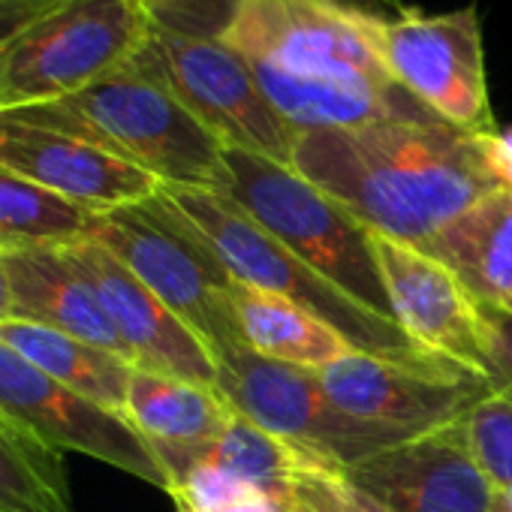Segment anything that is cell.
Segmentation results:
<instances>
[{
  "instance_id": "6da1fadb",
  "label": "cell",
  "mask_w": 512,
  "mask_h": 512,
  "mask_svg": "<svg viewBox=\"0 0 512 512\" xmlns=\"http://www.w3.org/2000/svg\"><path fill=\"white\" fill-rule=\"evenodd\" d=\"M365 0H229L220 40L241 55L290 130L440 121L383 67Z\"/></svg>"
},
{
  "instance_id": "7a4b0ae2",
  "label": "cell",
  "mask_w": 512,
  "mask_h": 512,
  "mask_svg": "<svg viewBox=\"0 0 512 512\" xmlns=\"http://www.w3.org/2000/svg\"><path fill=\"white\" fill-rule=\"evenodd\" d=\"M293 169L371 232L425 247L452 220L503 190L488 133L446 121H377L299 133Z\"/></svg>"
},
{
  "instance_id": "3957f363",
  "label": "cell",
  "mask_w": 512,
  "mask_h": 512,
  "mask_svg": "<svg viewBox=\"0 0 512 512\" xmlns=\"http://www.w3.org/2000/svg\"><path fill=\"white\" fill-rule=\"evenodd\" d=\"M4 118L79 136L145 169L163 187L223 193L229 184L223 142L136 61L73 97L4 112Z\"/></svg>"
},
{
  "instance_id": "277c9868",
  "label": "cell",
  "mask_w": 512,
  "mask_h": 512,
  "mask_svg": "<svg viewBox=\"0 0 512 512\" xmlns=\"http://www.w3.org/2000/svg\"><path fill=\"white\" fill-rule=\"evenodd\" d=\"M151 37L133 58L160 79L223 148L293 166L296 133L275 112L250 67L220 40L229 0H148Z\"/></svg>"
},
{
  "instance_id": "5b68a950",
  "label": "cell",
  "mask_w": 512,
  "mask_h": 512,
  "mask_svg": "<svg viewBox=\"0 0 512 512\" xmlns=\"http://www.w3.org/2000/svg\"><path fill=\"white\" fill-rule=\"evenodd\" d=\"M160 193L205 235L220 263L241 284L275 293L311 317L332 326L356 353L416 365V368H455L458 362L416 344L395 320L380 317L329 278L302 263L275 235H269L229 196L193 187H160ZM464 368V365H461Z\"/></svg>"
},
{
  "instance_id": "8992f818",
  "label": "cell",
  "mask_w": 512,
  "mask_h": 512,
  "mask_svg": "<svg viewBox=\"0 0 512 512\" xmlns=\"http://www.w3.org/2000/svg\"><path fill=\"white\" fill-rule=\"evenodd\" d=\"M226 166L229 184L223 196L244 208L314 272L380 317L395 320L374 256L371 229L359 217L293 166L235 148H226Z\"/></svg>"
},
{
  "instance_id": "52a82bcc",
  "label": "cell",
  "mask_w": 512,
  "mask_h": 512,
  "mask_svg": "<svg viewBox=\"0 0 512 512\" xmlns=\"http://www.w3.org/2000/svg\"><path fill=\"white\" fill-rule=\"evenodd\" d=\"M151 28L148 0H55L0 46V115L91 88L127 67Z\"/></svg>"
},
{
  "instance_id": "ba28073f",
  "label": "cell",
  "mask_w": 512,
  "mask_h": 512,
  "mask_svg": "<svg viewBox=\"0 0 512 512\" xmlns=\"http://www.w3.org/2000/svg\"><path fill=\"white\" fill-rule=\"evenodd\" d=\"M91 238L172 308L205 341L211 356L241 344L232 320L235 278L205 235L163 193L97 214Z\"/></svg>"
},
{
  "instance_id": "9c48e42d",
  "label": "cell",
  "mask_w": 512,
  "mask_h": 512,
  "mask_svg": "<svg viewBox=\"0 0 512 512\" xmlns=\"http://www.w3.org/2000/svg\"><path fill=\"white\" fill-rule=\"evenodd\" d=\"M214 365L217 392L235 413L338 473L419 437L350 416L326 395L314 371L263 359L241 344L217 350Z\"/></svg>"
},
{
  "instance_id": "30bf717a",
  "label": "cell",
  "mask_w": 512,
  "mask_h": 512,
  "mask_svg": "<svg viewBox=\"0 0 512 512\" xmlns=\"http://www.w3.org/2000/svg\"><path fill=\"white\" fill-rule=\"evenodd\" d=\"M371 34L389 76L428 112L464 133L497 130L476 4L431 16L377 13Z\"/></svg>"
},
{
  "instance_id": "8fae6325",
  "label": "cell",
  "mask_w": 512,
  "mask_h": 512,
  "mask_svg": "<svg viewBox=\"0 0 512 512\" xmlns=\"http://www.w3.org/2000/svg\"><path fill=\"white\" fill-rule=\"evenodd\" d=\"M0 410L55 452H82L148 485L172 491V479L127 416L67 389L0 341Z\"/></svg>"
},
{
  "instance_id": "7c38bea8",
  "label": "cell",
  "mask_w": 512,
  "mask_h": 512,
  "mask_svg": "<svg viewBox=\"0 0 512 512\" xmlns=\"http://www.w3.org/2000/svg\"><path fill=\"white\" fill-rule=\"evenodd\" d=\"M326 395L356 419L428 434L458 425L491 389L461 365L416 368L368 353H350L314 371Z\"/></svg>"
},
{
  "instance_id": "4fadbf2b",
  "label": "cell",
  "mask_w": 512,
  "mask_h": 512,
  "mask_svg": "<svg viewBox=\"0 0 512 512\" xmlns=\"http://www.w3.org/2000/svg\"><path fill=\"white\" fill-rule=\"evenodd\" d=\"M371 244L395 323L425 350L488 380L485 320L461 278L422 247L377 232H371Z\"/></svg>"
},
{
  "instance_id": "5bb4252c",
  "label": "cell",
  "mask_w": 512,
  "mask_h": 512,
  "mask_svg": "<svg viewBox=\"0 0 512 512\" xmlns=\"http://www.w3.org/2000/svg\"><path fill=\"white\" fill-rule=\"evenodd\" d=\"M344 476L392 512H494V482L458 425L389 446Z\"/></svg>"
},
{
  "instance_id": "9a60e30c",
  "label": "cell",
  "mask_w": 512,
  "mask_h": 512,
  "mask_svg": "<svg viewBox=\"0 0 512 512\" xmlns=\"http://www.w3.org/2000/svg\"><path fill=\"white\" fill-rule=\"evenodd\" d=\"M73 263L94 284L136 368L169 374L217 392V365L205 341L166 308L100 241L82 238L67 247Z\"/></svg>"
},
{
  "instance_id": "2e32d148",
  "label": "cell",
  "mask_w": 512,
  "mask_h": 512,
  "mask_svg": "<svg viewBox=\"0 0 512 512\" xmlns=\"http://www.w3.org/2000/svg\"><path fill=\"white\" fill-rule=\"evenodd\" d=\"M0 169L16 172L94 214L139 205L163 187L145 169L79 136L4 115H0Z\"/></svg>"
},
{
  "instance_id": "e0dca14e",
  "label": "cell",
  "mask_w": 512,
  "mask_h": 512,
  "mask_svg": "<svg viewBox=\"0 0 512 512\" xmlns=\"http://www.w3.org/2000/svg\"><path fill=\"white\" fill-rule=\"evenodd\" d=\"M4 263L13 287V320H28L67 332L79 341L121 356L136 368L130 347L118 335L94 284L73 263L67 247L13 250L4 253Z\"/></svg>"
},
{
  "instance_id": "ac0fdd59",
  "label": "cell",
  "mask_w": 512,
  "mask_h": 512,
  "mask_svg": "<svg viewBox=\"0 0 512 512\" xmlns=\"http://www.w3.org/2000/svg\"><path fill=\"white\" fill-rule=\"evenodd\" d=\"M124 416L148 440L175 488V482L208 455L235 410L214 389L133 368Z\"/></svg>"
},
{
  "instance_id": "d6986e66",
  "label": "cell",
  "mask_w": 512,
  "mask_h": 512,
  "mask_svg": "<svg viewBox=\"0 0 512 512\" xmlns=\"http://www.w3.org/2000/svg\"><path fill=\"white\" fill-rule=\"evenodd\" d=\"M422 250L446 263L476 302L512 314V187L488 193Z\"/></svg>"
},
{
  "instance_id": "ffe728a7",
  "label": "cell",
  "mask_w": 512,
  "mask_h": 512,
  "mask_svg": "<svg viewBox=\"0 0 512 512\" xmlns=\"http://www.w3.org/2000/svg\"><path fill=\"white\" fill-rule=\"evenodd\" d=\"M232 320L241 347L281 365L317 371L356 353L323 320L275 293L256 290L241 281L232 287Z\"/></svg>"
},
{
  "instance_id": "44dd1931",
  "label": "cell",
  "mask_w": 512,
  "mask_h": 512,
  "mask_svg": "<svg viewBox=\"0 0 512 512\" xmlns=\"http://www.w3.org/2000/svg\"><path fill=\"white\" fill-rule=\"evenodd\" d=\"M0 341L52 380L124 416L133 365L121 356L28 320L0 323Z\"/></svg>"
},
{
  "instance_id": "7402d4cb",
  "label": "cell",
  "mask_w": 512,
  "mask_h": 512,
  "mask_svg": "<svg viewBox=\"0 0 512 512\" xmlns=\"http://www.w3.org/2000/svg\"><path fill=\"white\" fill-rule=\"evenodd\" d=\"M97 214L43 190L40 184L0 169V250L70 247L91 238Z\"/></svg>"
},
{
  "instance_id": "603a6c76",
  "label": "cell",
  "mask_w": 512,
  "mask_h": 512,
  "mask_svg": "<svg viewBox=\"0 0 512 512\" xmlns=\"http://www.w3.org/2000/svg\"><path fill=\"white\" fill-rule=\"evenodd\" d=\"M0 512H73L61 452L0 410Z\"/></svg>"
},
{
  "instance_id": "cb8c5ba5",
  "label": "cell",
  "mask_w": 512,
  "mask_h": 512,
  "mask_svg": "<svg viewBox=\"0 0 512 512\" xmlns=\"http://www.w3.org/2000/svg\"><path fill=\"white\" fill-rule=\"evenodd\" d=\"M302 455L305 452H299L296 446L284 443L281 437L269 434L266 428L253 425L250 419L235 413L205 458L226 467L253 491L293 500V482Z\"/></svg>"
},
{
  "instance_id": "d4e9b609",
  "label": "cell",
  "mask_w": 512,
  "mask_h": 512,
  "mask_svg": "<svg viewBox=\"0 0 512 512\" xmlns=\"http://www.w3.org/2000/svg\"><path fill=\"white\" fill-rule=\"evenodd\" d=\"M461 431L467 437L476 464L485 470L494 488L509 485L512 482V398H506L503 392H488L461 419Z\"/></svg>"
},
{
  "instance_id": "484cf974",
  "label": "cell",
  "mask_w": 512,
  "mask_h": 512,
  "mask_svg": "<svg viewBox=\"0 0 512 512\" xmlns=\"http://www.w3.org/2000/svg\"><path fill=\"white\" fill-rule=\"evenodd\" d=\"M293 500L302 512H392L389 506L356 488L344 473L323 467L308 455H302L299 461Z\"/></svg>"
},
{
  "instance_id": "4316f807",
  "label": "cell",
  "mask_w": 512,
  "mask_h": 512,
  "mask_svg": "<svg viewBox=\"0 0 512 512\" xmlns=\"http://www.w3.org/2000/svg\"><path fill=\"white\" fill-rule=\"evenodd\" d=\"M247 491L253 488H247L226 467H220L211 458H202L175 482L169 497L178 503V509H187V512H226Z\"/></svg>"
},
{
  "instance_id": "83f0119b",
  "label": "cell",
  "mask_w": 512,
  "mask_h": 512,
  "mask_svg": "<svg viewBox=\"0 0 512 512\" xmlns=\"http://www.w3.org/2000/svg\"><path fill=\"white\" fill-rule=\"evenodd\" d=\"M485 320V338H488V380L494 392H503L512 398V314L482 305Z\"/></svg>"
},
{
  "instance_id": "f1b7e54d",
  "label": "cell",
  "mask_w": 512,
  "mask_h": 512,
  "mask_svg": "<svg viewBox=\"0 0 512 512\" xmlns=\"http://www.w3.org/2000/svg\"><path fill=\"white\" fill-rule=\"evenodd\" d=\"M55 0H25V4L0 7V46H4L16 31H22L28 22H34L43 10H49Z\"/></svg>"
},
{
  "instance_id": "f546056e",
  "label": "cell",
  "mask_w": 512,
  "mask_h": 512,
  "mask_svg": "<svg viewBox=\"0 0 512 512\" xmlns=\"http://www.w3.org/2000/svg\"><path fill=\"white\" fill-rule=\"evenodd\" d=\"M226 512H299L296 500L269 497L263 491H247L241 500H235Z\"/></svg>"
},
{
  "instance_id": "4dcf8cb0",
  "label": "cell",
  "mask_w": 512,
  "mask_h": 512,
  "mask_svg": "<svg viewBox=\"0 0 512 512\" xmlns=\"http://www.w3.org/2000/svg\"><path fill=\"white\" fill-rule=\"evenodd\" d=\"M4 320H13V287H10V275L4 263V250H0V323Z\"/></svg>"
},
{
  "instance_id": "1f68e13d",
  "label": "cell",
  "mask_w": 512,
  "mask_h": 512,
  "mask_svg": "<svg viewBox=\"0 0 512 512\" xmlns=\"http://www.w3.org/2000/svg\"><path fill=\"white\" fill-rule=\"evenodd\" d=\"M494 512H512V482L497 488L494 494Z\"/></svg>"
},
{
  "instance_id": "d6a6232c",
  "label": "cell",
  "mask_w": 512,
  "mask_h": 512,
  "mask_svg": "<svg viewBox=\"0 0 512 512\" xmlns=\"http://www.w3.org/2000/svg\"><path fill=\"white\" fill-rule=\"evenodd\" d=\"M13 4H25V0H0V7H13Z\"/></svg>"
},
{
  "instance_id": "836d02e7",
  "label": "cell",
  "mask_w": 512,
  "mask_h": 512,
  "mask_svg": "<svg viewBox=\"0 0 512 512\" xmlns=\"http://www.w3.org/2000/svg\"><path fill=\"white\" fill-rule=\"evenodd\" d=\"M178 512H187V509H178Z\"/></svg>"
},
{
  "instance_id": "e575fe53",
  "label": "cell",
  "mask_w": 512,
  "mask_h": 512,
  "mask_svg": "<svg viewBox=\"0 0 512 512\" xmlns=\"http://www.w3.org/2000/svg\"><path fill=\"white\" fill-rule=\"evenodd\" d=\"M296 506H299V503H296ZM299 512H302V509H299Z\"/></svg>"
}]
</instances>
